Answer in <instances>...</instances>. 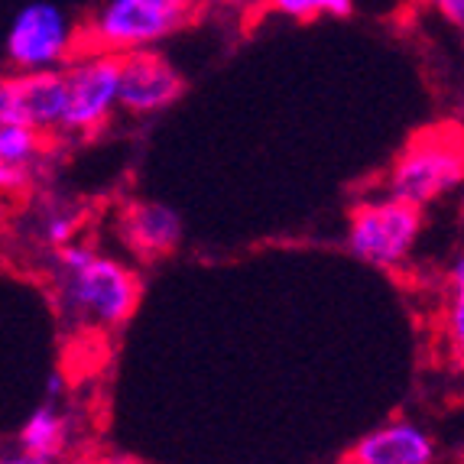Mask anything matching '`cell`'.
I'll return each instance as SVG.
<instances>
[{"label": "cell", "instance_id": "8992f818", "mask_svg": "<svg viewBox=\"0 0 464 464\" xmlns=\"http://www.w3.org/2000/svg\"><path fill=\"white\" fill-rule=\"evenodd\" d=\"M121 55L82 49L65 65V114L59 137H94L121 111Z\"/></svg>", "mask_w": 464, "mask_h": 464}, {"label": "cell", "instance_id": "7c38bea8", "mask_svg": "<svg viewBox=\"0 0 464 464\" xmlns=\"http://www.w3.org/2000/svg\"><path fill=\"white\" fill-rule=\"evenodd\" d=\"M69 416L59 406V400L49 396L46 402H39L36 410L30 412V419L20 429V449L30 451V455H46V458H59L69 449Z\"/></svg>", "mask_w": 464, "mask_h": 464}, {"label": "cell", "instance_id": "9c48e42d", "mask_svg": "<svg viewBox=\"0 0 464 464\" xmlns=\"http://www.w3.org/2000/svg\"><path fill=\"white\" fill-rule=\"evenodd\" d=\"M439 445L435 435L416 419H390L383 426L371 429L344 451L341 464H435Z\"/></svg>", "mask_w": 464, "mask_h": 464}, {"label": "cell", "instance_id": "d6986e66", "mask_svg": "<svg viewBox=\"0 0 464 464\" xmlns=\"http://www.w3.org/2000/svg\"><path fill=\"white\" fill-rule=\"evenodd\" d=\"M65 464H114V461H108V458H69Z\"/></svg>", "mask_w": 464, "mask_h": 464}, {"label": "cell", "instance_id": "5b68a950", "mask_svg": "<svg viewBox=\"0 0 464 464\" xmlns=\"http://www.w3.org/2000/svg\"><path fill=\"white\" fill-rule=\"evenodd\" d=\"M82 53V26L55 0H30L4 33V59L14 72L63 69Z\"/></svg>", "mask_w": 464, "mask_h": 464}, {"label": "cell", "instance_id": "30bf717a", "mask_svg": "<svg viewBox=\"0 0 464 464\" xmlns=\"http://www.w3.org/2000/svg\"><path fill=\"white\" fill-rule=\"evenodd\" d=\"M14 98L16 124H26L59 140L65 114V65L43 72H14Z\"/></svg>", "mask_w": 464, "mask_h": 464}, {"label": "cell", "instance_id": "6da1fadb", "mask_svg": "<svg viewBox=\"0 0 464 464\" xmlns=\"http://www.w3.org/2000/svg\"><path fill=\"white\" fill-rule=\"evenodd\" d=\"M55 312L78 332L114 334L130 325L143 299V276L137 266L94 244L72 240L49 254Z\"/></svg>", "mask_w": 464, "mask_h": 464}, {"label": "cell", "instance_id": "2e32d148", "mask_svg": "<svg viewBox=\"0 0 464 464\" xmlns=\"http://www.w3.org/2000/svg\"><path fill=\"white\" fill-rule=\"evenodd\" d=\"M33 182H36L33 172L16 169V166H10V163L0 160V195H26Z\"/></svg>", "mask_w": 464, "mask_h": 464}, {"label": "cell", "instance_id": "9a60e30c", "mask_svg": "<svg viewBox=\"0 0 464 464\" xmlns=\"http://www.w3.org/2000/svg\"><path fill=\"white\" fill-rule=\"evenodd\" d=\"M266 14L286 16V20H318V16H351L354 0H260Z\"/></svg>", "mask_w": 464, "mask_h": 464}, {"label": "cell", "instance_id": "ac0fdd59", "mask_svg": "<svg viewBox=\"0 0 464 464\" xmlns=\"http://www.w3.org/2000/svg\"><path fill=\"white\" fill-rule=\"evenodd\" d=\"M0 464H59L55 458L46 455H30V451H10V455H0Z\"/></svg>", "mask_w": 464, "mask_h": 464}, {"label": "cell", "instance_id": "ba28073f", "mask_svg": "<svg viewBox=\"0 0 464 464\" xmlns=\"http://www.w3.org/2000/svg\"><path fill=\"white\" fill-rule=\"evenodd\" d=\"M114 234L121 247L140 260V264H153L160 256H169L179 250L186 237V221L172 205L156 198H133L117 211Z\"/></svg>", "mask_w": 464, "mask_h": 464}, {"label": "cell", "instance_id": "52a82bcc", "mask_svg": "<svg viewBox=\"0 0 464 464\" xmlns=\"http://www.w3.org/2000/svg\"><path fill=\"white\" fill-rule=\"evenodd\" d=\"M186 94V78L163 49H133L121 55L117 104L130 117H156Z\"/></svg>", "mask_w": 464, "mask_h": 464}, {"label": "cell", "instance_id": "3957f363", "mask_svg": "<svg viewBox=\"0 0 464 464\" xmlns=\"http://www.w3.org/2000/svg\"><path fill=\"white\" fill-rule=\"evenodd\" d=\"M426 227V208L380 192L351 205L344 247L373 270L393 273L410 264Z\"/></svg>", "mask_w": 464, "mask_h": 464}, {"label": "cell", "instance_id": "8fae6325", "mask_svg": "<svg viewBox=\"0 0 464 464\" xmlns=\"http://www.w3.org/2000/svg\"><path fill=\"white\" fill-rule=\"evenodd\" d=\"M88 211L72 198L63 195H43L30 208V227H26V237L36 244L39 250H53L65 247L78 237L82 225H85Z\"/></svg>", "mask_w": 464, "mask_h": 464}, {"label": "cell", "instance_id": "4fadbf2b", "mask_svg": "<svg viewBox=\"0 0 464 464\" xmlns=\"http://www.w3.org/2000/svg\"><path fill=\"white\" fill-rule=\"evenodd\" d=\"M53 143L55 137L33 130L26 124H0V160L16 169L33 172V176H39L53 160Z\"/></svg>", "mask_w": 464, "mask_h": 464}, {"label": "cell", "instance_id": "e0dca14e", "mask_svg": "<svg viewBox=\"0 0 464 464\" xmlns=\"http://www.w3.org/2000/svg\"><path fill=\"white\" fill-rule=\"evenodd\" d=\"M419 7L435 14L455 30H464V0H416Z\"/></svg>", "mask_w": 464, "mask_h": 464}, {"label": "cell", "instance_id": "277c9868", "mask_svg": "<svg viewBox=\"0 0 464 464\" xmlns=\"http://www.w3.org/2000/svg\"><path fill=\"white\" fill-rule=\"evenodd\" d=\"M198 10V0H104L82 26V49L124 55L156 49L176 36Z\"/></svg>", "mask_w": 464, "mask_h": 464}, {"label": "cell", "instance_id": "5bb4252c", "mask_svg": "<svg viewBox=\"0 0 464 464\" xmlns=\"http://www.w3.org/2000/svg\"><path fill=\"white\" fill-rule=\"evenodd\" d=\"M441 341L455 361L464 364V254H458L445 276L441 299Z\"/></svg>", "mask_w": 464, "mask_h": 464}, {"label": "cell", "instance_id": "7a4b0ae2", "mask_svg": "<svg viewBox=\"0 0 464 464\" xmlns=\"http://www.w3.org/2000/svg\"><path fill=\"white\" fill-rule=\"evenodd\" d=\"M464 186V127L455 121H435L419 127L383 176V192L429 208Z\"/></svg>", "mask_w": 464, "mask_h": 464}]
</instances>
